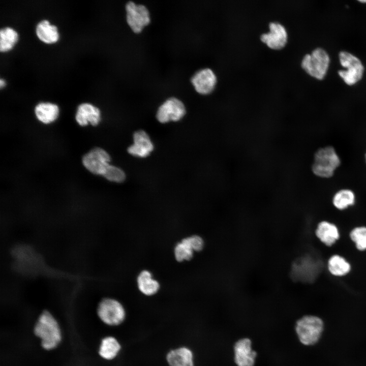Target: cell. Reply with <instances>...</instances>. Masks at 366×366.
I'll return each mask as SVG.
<instances>
[{
    "label": "cell",
    "mask_w": 366,
    "mask_h": 366,
    "mask_svg": "<svg viewBox=\"0 0 366 366\" xmlns=\"http://www.w3.org/2000/svg\"><path fill=\"white\" fill-rule=\"evenodd\" d=\"M341 65L346 70L338 71L339 76L348 85H353L362 78L364 68L361 60L352 53L342 51L339 54Z\"/></svg>",
    "instance_id": "6"
},
{
    "label": "cell",
    "mask_w": 366,
    "mask_h": 366,
    "mask_svg": "<svg viewBox=\"0 0 366 366\" xmlns=\"http://www.w3.org/2000/svg\"><path fill=\"white\" fill-rule=\"evenodd\" d=\"M315 234L321 242L328 247L333 245L340 237L339 231L336 225L326 221L318 223Z\"/></svg>",
    "instance_id": "16"
},
{
    "label": "cell",
    "mask_w": 366,
    "mask_h": 366,
    "mask_svg": "<svg viewBox=\"0 0 366 366\" xmlns=\"http://www.w3.org/2000/svg\"><path fill=\"white\" fill-rule=\"evenodd\" d=\"M184 240L190 245L194 251L199 252L203 248L204 241L200 236L192 235L184 238Z\"/></svg>",
    "instance_id": "27"
},
{
    "label": "cell",
    "mask_w": 366,
    "mask_h": 366,
    "mask_svg": "<svg viewBox=\"0 0 366 366\" xmlns=\"http://www.w3.org/2000/svg\"><path fill=\"white\" fill-rule=\"evenodd\" d=\"M257 353L248 338L238 340L233 345V359L236 366H254Z\"/></svg>",
    "instance_id": "10"
},
{
    "label": "cell",
    "mask_w": 366,
    "mask_h": 366,
    "mask_svg": "<svg viewBox=\"0 0 366 366\" xmlns=\"http://www.w3.org/2000/svg\"><path fill=\"white\" fill-rule=\"evenodd\" d=\"M323 329L322 320L317 316L306 315L297 320L295 331L298 340L303 345L311 346L316 343Z\"/></svg>",
    "instance_id": "3"
},
{
    "label": "cell",
    "mask_w": 366,
    "mask_h": 366,
    "mask_svg": "<svg viewBox=\"0 0 366 366\" xmlns=\"http://www.w3.org/2000/svg\"><path fill=\"white\" fill-rule=\"evenodd\" d=\"M75 119L81 126H86L88 123L94 126H97L101 120L100 110L90 103H81L77 107Z\"/></svg>",
    "instance_id": "15"
},
{
    "label": "cell",
    "mask_w": 366,
    "mask_h": 366,
    "mask_svg": "<svg viewBox=\"0 0 366 366\" xmlns=\"http://www.w3.org/2000/svg\"><path fill=\"white\" fill-rule=\"evenodd\" d=\"M166 360L169 366H195L194 353L187 346L170 350L166 355Z\"/></svg>",
    "instance_id": "14"
},
{
    "label": "cell",
    "mask_w": 366,
    "mask_h": 366,
    "mask_svg": "<svg viewBox=\"0 0 366 366\" xmlns=\"http://www.w3.org/2000/svg\"><path fill=\"white\" fill-rule=\"evenodd\" d=\"M137 284L140 291L146 296H151L159 290V283L152 278L151 273L144 270L142 271L137 277Z\"/></svg>",
    "instance_id": "20"
},
{
    "label": "cell",
    "mask_w": 366,
    "mask_h": 366,
    "mask_svg": "<svg viewBox=\"0 0 366 366\" xmlns=\"http://www.w3.org/2000/svg\"><path fill=\"white\" fill-rule=\"evenodd\" d=\"M133 143L127 149L128 153L134 157L145 158L154 149V145L148 134L144 130H138L133 136Z\"/></svg>",
    "instance_id": "11"
},
{
    "label": "cell",
    "mask_w": 366,
    "mask_h": 366,
    "mask_svg": "<svg viewBox=\"0 0 366 366\" xmlns=\"http://www.w3.org/2000/svg\"><path fill=\"white\" fill-rule=\"evenodd\" d=\"M35 31L39 39L46 44L55 43L59 38L57 27L46 19L42 20L37 23Z\"/></svg>",
    "instance_id": "17"
},
{
    "label": "cell",
    "mask_w": 366,
    "mask_h": 366,
    "mask_svg": "<svg viewBox=\"0 0 366 366\" xmlns=\"http://www.w3.org/2000/svg\"><path fill=\"white\" fill-rule=\"evenodd\" d=\"M269 31L263 34L260 37L261 41L272 49L283 48L287 41V32L285 27L277 22H272L269 24Z\"/></svg>",
    "instance_id": "12"
},
{
    "label": "cell",
    "mask_w": 366,
    "mask_h": 366,
    "mask_svg": "<svg viewBox=\"0 0 366 366\" xmlns=\"http://www.w3.org/2000/svg\"><path fill=\"white\" fill-rule=\"evenodd\" d=\"M186 112L185 106L180 100L176 98H170L159 107L156 117L162 124L170 121H177L184 116Z\"/></svg>",
    "instance_id": "9"
},
{
    "label": "cell",
    "mask_w": 366,
    "mask_h": 366,
    "mask_svg": "<svg viewBox=\"0 0 366 366\" xmlns=\"http://www.w3.org/2000/svg\"><path fill=\"white\" fill-rule=\"evenodd\" d=\"M121 349V345L119 341L114 337L108 336L102 340L99 354L103 358L110 360L117 357Z\"/></svg>",
    "instance_id": "19"
},
{
    "label": "cell",
    "mask_w": 366,
    "mask_h": 366,
    "mask_svg": "<svg viewBox=\"0 0 366 366\" xmlns=\"http://www.w3.org/2000/svg\"><path fill=\"white\" fill-rule=\"evenodd\" d=\"M364 159H365V163H366V153H365V158H364Z\"/></svg>",
    "instance_id": "30"
},
{
    "label": "cell",
    "mask_w": 366,
    "mask_h": 366,
    "mask_svg": "<svg viewBox=\"0 0 366 366\" xmlns=\"http://www.w3.org/2000/svg\"><path fill=\"white\" fill-rule=\"evenodd\" d=\"M107 180L115 182H122L126 179L125 172L120 168L110 165L103 175Z\"/></svg>",
    "instance_id": "26"
},
{
    "label": "cell",
    "mask_w": 366,
    "mask_h": 366,
    "mask_svg": "<svg viewBox=\"0 0 366 366\" xmlns=\"http://www.w3.org/2000/svg\"><path fill=\"white\" fill-rule=\"evenodd\" d=\"M358 2H359L360 3H366V0H360V1H358Z\"/></svg>",
    "instance_id": "29"
},
{
    "label": "cell",
    "mask_w": 366,
    "mask_h": 366,
    "mask_svg": "<svg viewBox=\"0 0 366 366\" xmlns=\"http://www.w3.org/2000/svg\"><path fill=\"white\" fill-rule=\"evenodd\" d=\"M34 332L41 340L42 347L46 350H51L57 347L62 339L59 325L47 310H44L36 322Z\"/></svg>",
    "instance_id": "1"
},
{
    "label": "cell",
    "mask_w": 366,
    "mask_h": 366,
    "mask_svg": "<svg viewBox=\"0 0 366 366\" xmlns=\"http://www.w3.org/2000/svg\"><path fill=\"white\" fill-rule=\"evenodd\" d=\"M194 250L184 239L178 243L174 249V255L176 260L178 262L189 260L193 256Z\"/></svg>",
    "instance_id": "25"
},
{
    "label": "cell",
    "mask_w": 366,
    "mask_h": 366,
    "mask_svg": "<svg viewBox=\"0 0 366 366\" xmlns=\"http://www.w3.org/2000/svg\"><path fill=\"white\" fill-rule=\"evenodd\" d=\"M341 159L334 148L326 146L319 148L315 154L312 171L318 177H332L341 165Z\"/></svg>",
    "instance_id": "2"
},
{
    "label": "cell",
    "mask_w": 366,
    "mask_h": 366,
    "mask_svg": "<svg viewBox=\"0 0 366 366\" xmlns=\"http://www.w3.org/2000/svg\"><path fill=\"white\" fill-rule=\"evenodd\" d=\"M18 39L17 32L12 27L6 26L0 30V51L7 52L10 50Z\"/></svg>",
    "instance_id": "23"
},
{
    "label": "cell",
    "mask_w": 366,
    "mask_h": 366,
    "mask_svg": "<svg viewBox=\"0 0 366 366\" xmlns=\"http://www.w3.org/2000/svg\"><path fill=\"white\" fill-rule=\"evenodd\" d=\"M356 196L354 192L349 189L338 190L333 195L332 201L333 206L339 210H344L354 204Z\"/></svg>",
    "instance_id": "22"
},
{
    "label": "cell",
    "mask_w": 366,
    "mask_h": 366,
    "mask_svg": "<svg viewBox=\"0 0 366 366\" xmlns=\"http://www.w3.org/2000/svg\"><path fill=\"white\" fill-rule=\"evenodd\" d=\"M97 313L101 320L110 326H118L126 320V311L123 305L114 298L105 297L99 302Z\"/></svg>",
    "instance_id": "5"
},
{
    "label": "cell",
    "mask_w": 366,
    "mask_h": 366,
    "mask_svg": "<svg viewBox=\"0 0 366 366\" xmlns=\"http://www.w3.org/2000/svg\"><path fill=\"white\" fill-rule=\"evenodd\" d=\"M327 268L332 275L342 277L349 272L351 265L343 257L337 254L329 258L327 262Z\"/></svg>",
    "instance_id": "21"
},
{
    "label": "cell",
    "mask_w": 366,
    "mask_h": 366,
    "mask_svg": "<svg viewBox=\"0 0 366 366\" xmlns=\"http://www.w3.org/2000/svg\"><path fill=\"white\" fill-rule=\"evenodd\" d=\"M191 82L197 92L206 95L215 88L217 77L211 69L205 68L197 72L192 77Z\"/></svg>",
    "instance_id": "13"
},
{
    "label": "cell",
    "mask_w": 366,
    "mask_h": 366,
    "mask_svg": "<svg viewBox=\"0 0 366 366\" xmlns=\"http://www.w3.org/2000/svg\"><path fill=\"white\" fill-rule=\"evenodd\" d=\"M110 157L106 150L100 147H95L84 155L82 163L92 173L103 176L110 165Z\"/></svg>",
    "instance_id": "8"
},
{
    "label": "cell",
    "mask_w": 366,
    "mask_h": 366,
    "mask_svg": "<svg viewBox=\"0 0 366 366\" xmlns=\"http://www.w3.org/2000/svg\"><path fill=\"white\" fill-rule=\"evenodd\" d=\"M59 111L57 105L49 102H40L35 108V113L37 118L44 124L54 121L58 116Z\"/></svg>",
    "instance_id": "18"
},
{
    "label": "cell",
    "mask_w": 366,
    "mask_h": 366,
    "mask_svg": "<svg viewBox=\"0 0 366 366\" xmlns=\"http://www.w3.org/2000/svg\"><path fill=\"white\" fill-rule=\"evenodd\" d=\"M350 237L357 250L361 251L366 250L365 226H358L353 228L350 233Z\"/></svg>",
    "instance_id": "24"
},
{
    "label": "cell",
    "mask_w": 366,
    "mask_h": 366,
    "mask_svg": "<svg viewBox=\"0 0 366 366\" xmlns=\"http://www.w3.org/2000/svg\"><path fill=\"white\" fill-rule=\"evenodd\" d=\"M126 10L127 22L134 33H140L149 23V11L144 5L130 1L126 5Z\"/></svg>",
    "instance_id": "7"
},
{
    "label": "cell",
    "mask_w": 366,
    "mask_h": 366,
    "mask_svg": "<svg viewBox=\"0 0 366 366\" xmlns=\"http://www.w3.org/2000/svg\"><path fill=\"white\" fill-rule=\"evenodd\" d=\"M330 64V57L323 48H317L302 59V69L311 76L322 80L325 77Z\"/></svg>",
    "instance_id": "4"
},
{
    "label": "cell",
    "mask_w": 366,
    "mask_h": 366,
    "mask_svg": "<svg viewBox=\"0 0 366 366\" xmlns=\"http://www.w3.org/2000/svg\"><path fill=\"white\" fill-rule=\"evenodd\" d=\"M6 84L5 81L3 79L1 78L0 79V87L1 88H3Z\"/></svg>",
    "instance_id": "28"
}]
</instances>
